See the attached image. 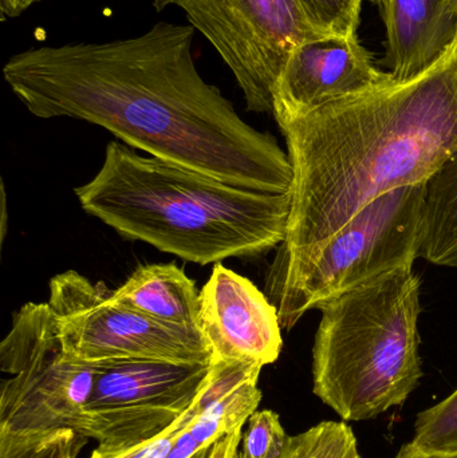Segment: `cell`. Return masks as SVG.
Masks as SVG:
<instances>
[{
	"label": "cell",
	"instance_id": "22",
	"mask_svg": "<svg viewBox=\"0 0 457 458\" xmlns=\"http://www.w3.org/2000/svg\"><path fill=\"white\" fill-rule=\"evenodd\" d=\"M241 441V429L235 430L231 435L225 436L212 446L208 458H238L239 444Z\"/></svg>",
	"mask_w": 457,
	"mask_h": 458
},
{
	"label": "cell",
	"instance_id": "13",
	"mask_svg": "<svg viewBox=\"0 0 457 458\" xmlns=\"http://www.w3.org/2000/svg\"><path fill=\"white\" fill-rule=\"evenodd\" d=\"M262 369L251 363L212 362L203 408L166 458L203 456L217 441L241 429L262 401L258 387Z\"/></svg>",
	"mask_w": 457,
	"mask_h": 458
},
{
	"label": "cell",
	"instance_id": "24",
	"mask_svg": "<svg viewBox=\"0 0 457 458\" xmlns=\"http://www.w3.org/2000/svg\"><path fill=\"white\" fill-rule=\"evenodd\" d=\"M370 2L377 3L380 7H383V5L385 4L386 0H370Z\"/></svg>",
	"mask_w": 457,
	"mask_h": 458
},
{
	"label": "cell",
	"instance_id": "16",
	"mask_svg": "<svg viewBox=\"0 0 457 458\" xmlns=\"http://www.w3.org/2000/svg\"><path fill=\"white\" fill-rule=\"evenodd\" d=\"M88 440L72 429L0 432V458H78Z\"/></svg>",
	"mask_w": 457,
	"mask_h": 458
},
{
	"label": "cell",
	"instance_id": "11",
	"mask_svg": "<svg viewBox=\"0 0 457 458\" xmlns=\"http://www.w3.org/2000/svg\"><path fill=\"white\" fill-rule=\"evenodd\" d=\"M381 72L359 35L325 38L292 51L273 90L274 112L300 114L391 80Z\"/></svg>",
	"mask_w": 457,
	"mask_h": 458
},
{
	"label": "cell",
	"instance_id": "7",
	"mask_svg": "<svg viewBox=\"0 0 457 458\" xmlns=\"http://www.w3.org/2000/svg\"><path fill=\"white\" fill-rule=\"evenodd\" d=\"M182 8L233 72L247 107L274 112L273 90L292 51L325 39L300 0H153Z\"/></svg>",
	"mask_w": 457,
	"mask_h": 458
},
{
	"label": "cell",
	"instance_id": "1",
	"mask_svg": "<svg viewBox=\"0 0 457 458\" xmlns=\"http://www.w3.org/2000/svg\"><path fill=\"white\" fill-rule=\"evenodd\" d=\"M192 24L158 21L107 42L21 51L3 77L35 117L74 118L121 142L233 187L292 192L289 155L257 131L196 66Z\"/></svg>",
	"mask_w": 457,
	"mask_h": 458
},
{
	"label": "cell",
	"instance_id": "5",
	"mask_svg": "<svg viewBox=\"0 0 457 458\" xmlns=\"http://www.w3.org/2000/svg\"><path fill=\"white\" fill-rule=\"evenodd\" d=\"M426 182L372 201L318 247L273 261L265 293L282 328L292 330L311 310L399 269L413 268L423 242Z\"/></svg>",
	"mask_w": 457,
	"mask_h": 458
},
{
	"label": "cell",
	"instance_id": "17",
	"mask_svg": "<svg viewBox=\"0 0 457 458\" xmlns=\"http://www.w3.org/2000/svg\"><path fill=\"white\" fill-rule=\"evenodd\" d=\"M279 458H361L356 436L345 422L325 421L287 437Z\"/></svg>",
	"mask_w": 457,
	"mask_h": 458
},
{
	"label": "cell",
	"instance_id": "9",
	"mask_svg": "<svg viewBox=\"0 0 457 458\" xmlns=\"http://www.w3.org/2000/svg\"><path fill=\"white\" fill-rule=\"evenodd\" d=\"M212 363L118 360L94 363L82 435L109 457L168 429L203 390Z\"/></svg>",
	"mask_w": 457,
	"mask_h": 458
},
{
	"label": "cell",
	"instance_id": "6",
	"mask_svg": "<svg viewBox=\"0 0 457 458\" xmlns=\"http://www.w3.org/2000/svg\"><path fill=\"white\" fill-rule=\"evenodd\" d=\"M0 432L82 433L94 363L70 357L48 303H26L0 344Z\"/></svg>",
	"mask_w": 457,
	"mask_h": 458
},
{
	"label": "cell",
	"instance_id": "12",
	"mask_svg": "<svg viewBox=\"0 0 457 458\" xmlns=\"http://www.w3.org/2000/svg\"><path fill=\"white\" fill-rule=\"evenodd\" d=\"M386 66L407 81L431 69L457 38V0H386Z\"/></svg>",
	"mask_w": 457,
	"mask_h": 458
},
{
	"label": "cell",
	"instance_id": "25",
	"mask_svg": "<svg viewBox=\"0 0 457 458\" xmlns=\"http://www.w3.org/2000/svg\"><path fill=\"white\" fill-rule=\"evenodd\" d=\"M238 458H244L243 456H241V452H239V457Z\"/></svg>",
	"mask_w": 457,
	"mask_h": 458
},
{
	"label": "cell",
	"instance_id": "23",
	"mask_svg": "<svg viewBox=\"0 0 457 458\" xmlns=\"http://www.w3.org/2000/svg\"><path fill=\"white\" fill-rule=\"evenodd\" d=\"M394 458H457V456H431V454H423L416 451L410 444L402 446L399 454Z\"/></svg>",
	"mask_w": 457,
	"mask_h": 458
},
{
	"label": "cell",
	"instance_id": "4",
	"mask_svg": "<svg viewBox=\"0 0 457 458\" xmlns=\"http://www.w3.org/2000/svg\"><path fill=\"white\" fill-rule=\"evenodd\" d=\"M313 349V390L346 421L402 405L418 387L420 279L399 269L321 307Z\"/></svg>",
	"mask_w": 457,
	"mask_h": 458
},
{
	"label": "cell",
	"instance_id": "10",
	"mask_svg": "<svg viewBox=\"0 0 457 458\" xmlns=\"http://www.w3.org/2000/svg\"><path fill=\"white\" fill-rule=\"evenodd\" d=\"M200 330L212 362L271 365L284 339L278 310L251 280L222 263L200 291Z\"/></svg>",
	"mask_w": 457,
	"mask_h": 458
},
{
	"label": "cell",
	"instance_id": "2",
	"mask_svg": "<svg viewBox=\"0 0 457 458\" xmlns=\"http://www.w3.org/2000/svg\"><path fill=\"white\" fill-rule=\"evenodd\" d=\"M292 168L274 261L326 242L381 196L428 182L457 153V38L431 69L300 114H274Z\"/></svg>",
	"mask_w": 457,
	"mask_h": 458
},
{
	"label": "cell",
	"instance_id": "8",
	"mask_svg": "<svg viewBox=\"0 0 457 458\" xmlns=\"http://www.w3.org/2000/svg\"><path fill=\"white\" fill-rule=\"evenodd\" d=\"M48 288L47 303L64 350L75 360L212 363L211 350L200 333L164 325L117 303L102 282L66 271L54 276Z\"/></svg>",
	"mask_w": 457,
	"mask_h": 458
},
{
	"label": "cell",
	"instance_id": "20",
	"mask_svg": "<svg viewBox=\"0 0 457 458\" xmlns=\"http://www.w3.org/2000/svg\"><path fill=\"white\" fill-rule=\"evenodd\" d=\"M287 437L275 411H257L247 421L241 454L244 458H279Z\"/></svg>",
	"mask_w": 457,
	"mask_h": 458
},
{
	"label": "cell",
	"instance_id": "14",
	"mask_svg": "<svg viewBox=\"0 0 457 458\" xmlns=\"http://www.w3.org/2000/svg\"><path fill=\"white\" fill-rule=\"evenodd\" d=\"M112 298L150 319L201 334L200 293L176 264L139 267Z\"/></svg>",
	"mask_w": 457,
	"mask_h": 458
},
{
	"label": "cell",
	"instance_id": "3",
	"mask_svg": "<svg viewBox=\"0 0 457 458\" xmlns=\"http://www.w3.org/2000/svg\"><path fill=\"white\" fill-rule=\"evenodd\" d=\"M86 214L118 234L208 266L259 258L286 237L292 192L233 187L110 142L93 180L74 191Z\"/></svg>",
	"mask_w": 457,
	"mask_h": 458
},
{
	"label": "cell",
	"instance_id": "18",
	"mask_svg": "<svg viewBox=\"0 0 457 458\" xmlns=\"http://www.w3.org/2000/svg\"><path fill=\"white\" fill-rule=\"evenodd\" d=\"M410 444L423 454L457 456V390L419 414Z\"/></svg>",
	"mask_w": 457,
	"mask_h": 458
},
{
	"label": "cell",
	"instance_id": "15",
	"mask_svg": "<svg viewBox=\"0 0 457 458\" xmlns=\"http://www.w3.org/2000/svg\"><path fill=\"white\" fill-rule=\"evenodd\" d=\"M420 258L457 268V153L426 182Z\"/></svg>",
	"mask_w": 457,
	"mask_h": 458
},
{
	"label": "cell",
	"instance_id": "19",
	"mask_svg": "<svg viewBox=\"0 0 457 458\" xmlns=\"http://www.w3.org/2000/svg\"><path fill=\"white\" fill-rule=\"evenodd\" d=\"M311 23L326 37H357L364 0H300Z\"/></svg>",
	"mask_w": 457,
	"mask_h": 458
},
{
	"label": "cell",
	"instance_id": "21",
	"mask_svg": "<svg viewBox=\"0 0 457 458\" xmlns=\"http://www.w3.org/2000/svg\"><path fill=\"white\" fill-rule=\"evenodd\" d=\"M206 386V385H204ZM204 390V387H203ZM203 390L200 394L196 398L195 403L168 428L164 430L161 435L145 441V443L139 444L133 448L126 449V451L120 452V454H113L109 457H99L96 454H91L90 458H166L173 449L174 444L179 440L182 433L190 427V422L196 419L203 408L204 398Z\"/></svg>",
	"mask_w": 457,
	"mask_h": 458
}]
</instances>
